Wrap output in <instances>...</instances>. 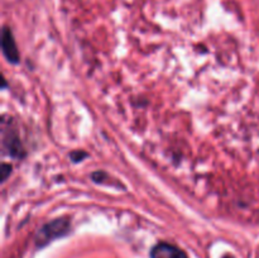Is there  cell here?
<instances>
[{"mask_svg":"<svg viewBox=\"0 0 259 258\" xmlns=\"http://www.w3.org/2000/svg\"><path fill=\"white\" fill-rule=\"evenodd\" d=\"M68 222L66 219H56L52 223H48L47 225L39 230L37 235V244L38 247H43L51 242L52 239L58 237H62L63 234L68 232Z\"/></svg>","mask_w":259,"mask_h":258,"instance_id":"6da1fadb","label":"cell"},{"mask_svg":"<svg viewBox=\"0 0 259 258\" xmlns=\"http://www.w3.org/2000/svg\"><path fill=\"white\" fill-rule=\"evenodd\" d=\"M2 47L4 56L7 60L12 63H17L19 61V52H18L17 45H15L14 37L10 30V28L4 27L3 28L2 34Z\"/></svg>","mask_w":259,"mask_h":258,"instance_id":"7a4b0ae2","label":"cell"},{"mask_svg":"<svg viewBox=\"0 0 259 258\" xmlns=\"http://www.w3.org/2000/svg\"><path fill=\"white\" fill-rule=\"evenodd\" d=\"M152 258H189L182 249L169 243H158L151 250Z\"/></svg>","mask_w":259,"mask_h":258,"instance_id":"3957f363","label":"cell"},{"mask_svg":"<svg viewBox=\"0 0 259 258\" xmlns=\"http://www.w3.org/2000/svg\"><path fill=\"white\" fill-rule=\"evenodd\" d=\"M86 153L85 152H81V151H76L73 152V153H71V159L75 162H78V161H82V157H85Z\"/></svg>","mask_w":259,"mask_h":258,"instance_id":"277c9868","label":"cell"},{"mask_svg":"<svg viewBox=\"0 0 259 258\" xmlns=\"http://www.w3.org/2000/svg\"><path fill=\"white\" fill-rule=\"evenodd\" d=\"M2 180L3 181H4V180H7V177H8V175L10 174V172H12V167L9 166V164H3V167H2Z\"/></svg>","mask_w":259,"mask_h":258,"instance_id":"5b68a950","label":"cell"}]
</instances>
